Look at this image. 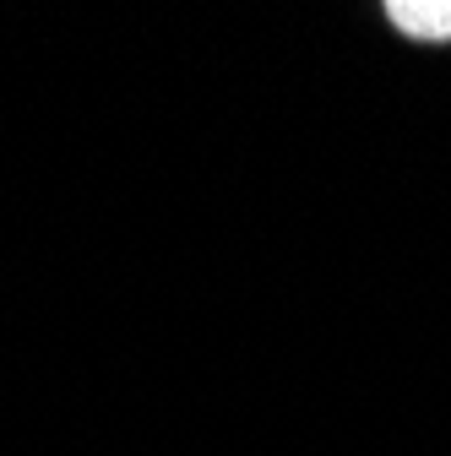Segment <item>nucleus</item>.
Segmentation results:
<instances>
[{
  "label": "nucleus",
  "instance_id": "1",
  "mask_svg": "<svg viewBox=\"0 0 451 456\" xmlns=\"http://www.w3.org/2000/svg\"><path fill=\"white\" fill-rule=\"evenodd\" d=\"M386 17L408 38H424V44L451 38V0H386Z\"/></svg>",
  "mask_w": 451,
  "mask_h": 456
}]
</instances>
